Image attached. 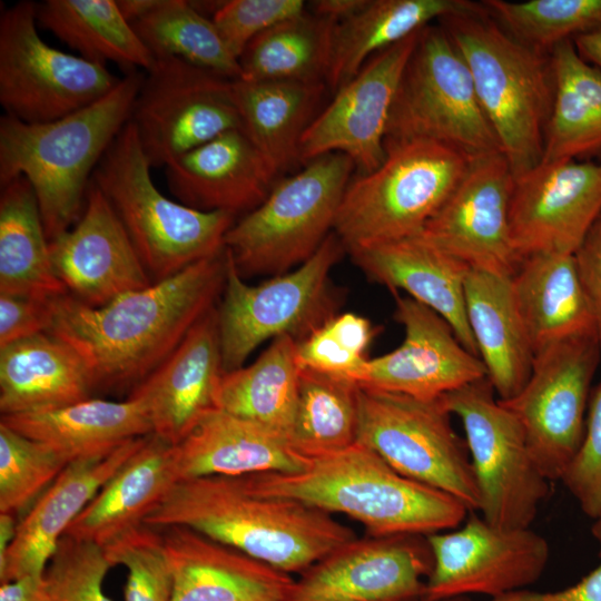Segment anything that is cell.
Here are the masks:
<instances>
[{"instance_id":"1","label":"cell","mask_w":601,"mask_h":601,"mask_svg":"<svg viewBox=\"0 0 601 601\" xmlns=\"http://www.w3.org/2000/svg\"><path fill=\"white\" fill-rule=\"evenodd\" d=\"M225 284V248L179 274L91 307L68 293L50 299L47 333L81 357L95 393L140 385L213 307Z\"/></svg>"},{"instance_id":"2","label":"cell","mask_w":601,"mask_h":601,"mask_svg":"<svg viewBox=\"0 0 601 601\" xmlns=\"http://www.w3.org/2000/svg\"><path fill=\"white\" fill-rule=\"evenodd\" d=\"M144 524L190 528L290 575L356 538L327 512L252 493L226 476L174 482Z\"/></svg>"},{"instance_id":"3","label":"cell","mask_w":601,"mask_h":601,"mask_svg":"<svg viewBox=\"0 0 601 601\" xmlns=\"http://www.w3.org/2000/svg\"><path fill=\"white\" fill-rule=\"evenodd\" d=\"M238 479L252 493L345 514L373 536L447 531L461 525L470 513L454 496L401 474L357 442L308 459L297 472H264Z\"/></svg>"},{"instance_id":"4","label":"cell","mask_w":601,"mask_h":601,"mask_svg":"<svg viewBox=\"0 0 601 601\" xmlns=\"http://www.w3.org/2000/svg\"><path fill=\"white\" fill-rule=\"evenodd\" d=\"M144 77L127 72L105 97L53 121L0 118V186L18 177L30 183L49 240L79 219L93 171L129 121Z\"/></svg>"},{"instance_id":"5","label":"cell","mask_w":601,"mask_h":601,"mask_svg":"<svg viewBox=\"0 0 601 601\" xmlns=\"http://www.w3.org/2000/svg\"><path fill=\"white\" fill-rule=\"evenodd\" d=\"M437 22L467 63L479 101L514 178L522 176L543 157L554 96L551 55L515 39L486 9Z\"/></svg>"},{"instance_id":"6","label":"cell","mask_w":601,"mask_h":601,"mask_svg":"<svg viewBox=\"0 0 601 601\" xmlns=\"http://www.w3.org/2000/svg\"><path fill=\"white\" fill-rule=\"evenodd\" d=\"M151 166L128 121L91 177L124 226L152 283L219 254L237 220L167 198L154 184Z\"/></svg>"},{"instance_id":"7","label":"cell","mask_w":601,"mask_h":601,"mask_svg":"<svg viewBox=\"0 0 601 601\" xmlns=\"http://www.w3.org/2000/svg\"><path fill=\"white\" fill-rule=\"evenodd\" d=\"M384 161L351 179L334 231L353 250L421 234L464 177L472 159L445 145H385Z\"/></svg>"},{"instance_id":"8","label":"cell","mask_w":601,"mask_h":601,"mask_svg":"<svg viewBox=\"0 0 601 601\" xmlns=\"http://www.w3.org/2000/svg\"><path fill=\"white\" fill-rule=\"evenodd\" d=\"M354 168L344 154L319 156L236 220L225 247L240 276H277L309 259L334 229Z\"/></svg>"},{"instance_id":"9","label":"cell","mask_w":601,"mask_h":601,"mask_svg":"<svg viewBox=\"0 0 601 601\" xmlns=\"http://www.w3.org/2000/svg\"><path fill=\"white\" fill-rule=\"evenodd\" d=\"M427 140L471 159L502 152L467 63L445 29H421L391 108L385 145Z\"/></svg>"},{"instance_id":"10","label":"cell","mask_w":601,"mask_h":601,"mask_svg":"<svg viewBox=\"0 0 601 601\" xmlns=\"http://www.w3.org/2000/svg\"><path fill=\"white\" fill-rule=\"evenodd\" d=\"M344 249L331 233L297 268L253 286L244 282L225 247V284L217 307L224 373L242 367L266 339L289 335L299 343L337 314L329 274Z\"/></svg>"},{"instance_id":"11","label":"cell","mask_w":601,"mask_h":601,"mask_svg":"<svg viewBox=\"0 0 601 601\" xmlns=\"http://www.w3.org/2000/svg\"><path fill=\"white\" fill-rule=\"evenodd\" d=\"M356 442L401 474L479 512L481 496L469 450L441 398L425 401L359 386Z\"/></svg>"},{"instance_id":"12","label":"cell","mask_w":601,"mask_h":601,"mask_svg":"<svg viewBox=\"0 0 601 601\" xmlns=\"http://www.w3.org/2000/svg\"><path fill=\"white\" fill-rule=\"evenodd\" d=\"M441 402L463 425L481 516L497 528H531L550 481L532 457L518 418L486 377L445 394Z\"/></svg>"},{"instance_id":"13","label":"cell","mask_w":601,"mask_h":601,"mask_svg":"<svg viewBox=\"0 0 601 601\" xmlns=\"http://www.w3.org/2000/svg\"><path fill=\"white\" fill-rule=\"evenodd\" d=\"M105 66L60 51L38 32L36 2L0 14V104L28 124L57 120L109 93L119 82Z\"/></svg>"},{"instance_id":"14","label":"cell","mask_w":601,"mask_h":601,"mask_svg":"<svg viewBox=\"0 0 601 601\" xmlns=\"http://www.w3.org/2000/svg\"><path fill=\"white\" fill-rule=\"evenodd\" d=\"M601 363L597 333L553 342L534 353L524 386L499 400L518 418L543 475L561 481L584 436L590 385Z\"/></svg>"},{"instance_id":"15","label":"cell","mask_w":601,"mask_h":601,"mask_svg":"<svg viewBox=\"0 0 601 601\" xmlns=\"http://www.w3.org/2000/svg\"><path fill=\"white\" fill-rule=\"evenodd\" d=\"M234 80L174 57L156 58L145 71L129 122L151 166L233 129H243Z\"/></svg>"},{"instance_id":"16","label":"cell","mask_w":601,"mask_h":601,"mask_svg":"<svg viewBox=\"0 0 601 601\" xmlns=\"http://www.w3.org/2000/svg\"><path fill=\"white\" fill-rule=\"evenodd\" d=\"M433 569L425 598L440 601L490 599L526 590L542 575L550 556L548 541L531 528L503 529L470 512L455 529L426 535Z\"/></svg>"},{"instance_id":"17","label":"cell","mask_w":601,"mask_h":601,"mask_svg":"<svg viewBox=\"0 0 601 601\" xmlns=\"http://www.w3.org/2000/svg\"><path fill=\"white\" fill-rule=\"evenodd\" d=\"M433 555L426 535L357 536L295 580L284 601H417Z\"/></svg>"},{"instance_id":"18","label":"cell","mask_w":601,"mask_h":601,"mask_svg":"<svg viewBox=\"0 0 601 601\" xmlns=\"http://www.w3.org/2000/svg\"><path fill=\"white\" fill-rule=\"evenodd\" d=\"M513 186L502 152L472 159L422 234L469 268L511 278L521 262L511 233Z\"/></svg>"},{"instance_id":"19","label":"cell","mask_w":601,"mask_h":601,"mask_svg":"<svg viewBox=\"0 0 601 601\" xmlns=\"http://www.w3.org/2000/svg\"><path fill=\"white\" fill-rule=\"evenodd\" d=\"M420 31L375 53L335 92L302 138V162L341 152L353 161L358 175H364L384 161L391 108Z\"/></svg>"},{"instance_id":"20","label":"cell","mask_w":601,"mask_h":601,"mask_svg":"<svg viewBox=\"0 0 601 601\" xmlns=\"http://www.w3.org/2000/svg\"><path fill=\"white\" fill-rule=\"evenodd\" d=\"M601 214V159L541 161L514 178L511 233L521 259L574 254Z\"/></svg>"},{"instance_id":"21","label":"cell","mask_w":601,"mask_h":601,"mask_svg":"<svg viewBox=\"0 0 601 601\" xmlns=\"http://www.w3.org/2000/svg\"><path fill=\"white\" fill-rule=\"evenodd\" d=\"M393 294L404 341L367 359L355 378L358 386L433 401L486 377L481 358L459 342L442 316L410 296Z\"/></svg>"},{"instance_id":"22","label":"cell","mask_w":601,"mask_h":601,"mask_svg":"<svg viewBox=\"0 0 601 601\" xmlns=\"http://www.w3.org/2000/svg\"><path fill=\"white\" fill-rule=\"evenodd\" d=\"M49 255L67 293L91 307L152 284L112 207L91 183L79 219L49 240Z\"/></svg>"},{"instance_id":"23","label":"cell","mask_w":601,"mask_h":601,"mask_svg":"<svg viewBox=\"0 0 601 601\" xmlns=\"http://www.w3.org/2000/svg\"><path fill=\"white\" fill-rule=\"evenodd\" d=\"M224 374L217 307L208 311L173 353L129 395L140 400L152 433L176 445L215 407Z\"/></svg>"},{"instance_id":"24","label":"cell","mask_w":601,"mask_h":601,"mask_svg":"<svg viewBox=\"0 0 601 601\" xmlns=\"http://www.w3.org/2000/svg\"><path fill=\"white\" fill-rule=\"evenodd\" d=\"M276 175L243 129L228 130L165 166L179 203L236 218L267 197Z\"/></svg>"},{"instance_id":"25","label":"cell","mask_w":601,"mask_h":601,"mask_svg":"<svg viewBox=\"0 0 601 601\" xmlns=\"http://www.w3.org/2000/svg\"><path fill=\"white\" fill-rule=\"evenodd\" d=\"M146 436L130 440L108 455L75 461L65 467L18 523L9 549L0 558V584L45 573L70 524Z\"/></svg>"},{"instance_id":"26","label":"cell","mask_w":601,"mask_h":601,"mask_svg":"<svg viewBox=\"0 0 601 601\" xmlns=\"http://www.w3.org/2000/svg\"><path fill=\"white\" fill-rule=\"evenodd\" d=\"M173 569L171 601H284L294 579L190 528H159Z\"/></svg>"},{"instance_id":"27","label":"cell","mask_w":601,"mask_h":601,"mask_svg":"<svg viewBox=\"0 0 601 601\" xmlns=\"http://www.w3.org/2000/svg\"><path fill=\"white\" fill-rule=\"evenodd\" d=\"M356 266L392 293L410 297L442 316L459 342L479 356L465 309L464 282L469 267L422 233L348 252Z\"/></svg>"},{"instance_id":"28","label":"cell","mask_w":601,"mask_h":601,"mask_svg":"<svg viewBox=\"0 0 601 601\" xmlns=\"http://www.w3.org/2000/svg\"><path fill=\"white\" fill-rule=\"evenodd\" d=\"M308 459L288 440L219 408L203 415L173 449L175 482L205 476L243 477L256 473H293Z\"/></svg>"},{"instance_id":"29","label":"cell","mask_w":601,"mask_h":601,"mask_svg":"<svg viewBox=\"0 0 601 601\" xmlns=\"http://www.w3.org/2000/svg\"><path fill=\"white\" fill-rule=\"evenodd\" d=\"M0 423L51 447L68 464L105 456L130 440L152 433L144 403L99 397L59 408L1 416Z\"/></svg>"},{"instance_id":"30","label":"cell","mask_w":601,"mask_h":601,"mask_svg":"<svg viewBox=\"0 0 601 601\" xmlns=\"http://www.w3.org/2000/svg\"><path fill=\"white\" fill-rule=\"evenodd\" d=\"M173 449V444L158 435H147L65 535L104 548L142 525L175 482Z\"/></svg>"},{"instance_id":"31","label":"cell","mask_w":601,"mask_h":601,"mask_svg":"<svg viewBox=\"0 0 601 601\" xmlns=\"http://www.w3.org/2000/svg\"><path fill=\"white\" fill-rule=\"evenodd\" d=\"M90 397L85 363L62 339L46 332L0 347L1 416L59 408Z\"/></svg>"},{"instance_id":"32","label":"cell","mask_w":601,"mask_h":601,"mask_svg":"<svg viewBox=\"0 0 601 601\" xmlns=\"http://www.w3.org/2000/svg\"><path fill=\"white\" fill-rule=\"evenodd\" d=\"M464 296L467 322L486 378L499 400L511 398L528 381L534 357L511 279L470 268Z\"/></svg>"},{"instance_id":"33","label":"cell","mask_w":601,"mask_h":601,"mask_svg":"<svg viewBox=\"0 0 601 601\" xmlns=\"http://www.w3.org/2000/svg\"><path fill=\"white\" fill-rule=\"evenodd\" d=\"M510 279L534 353L553 342L597 333L573 254L528 255Z\"/></svg>"},{"instance_id":"34","label":"cell","mask_w":601,"mask_h":601,"mask_svg":"<svg viewBox=\"0 0 601 601\" xmlns=\"http://www.w3.org/2000/svg\"><path fill=\"white\" fill-rule=\"evenodd\" d=\"M485 10L470 0H367L355 14L336 23L326 85L335 93L375 53L445 17Z\"/></svg>"},{"instance_id":"35","label":"cell","mask_w":601,"mask_h":601,"mask_svg":"<svg viewBox=\"0 0 601 601\" xmlns=\"http://www.w3.org/2000/svg\"><path fill=\"white\" fill-rule=\"evenodd\" d=\"M325 82L234 80L243 130L276 174L299 160Z\"/></svg>"},{"instance_id":"36","label":"cell","mask_w":601,"mask_h":601,"mask_svg":"<svg viewBox=\"0 0 601 601\" xmlns=\"http://www.w3.org/2000/svg\"><path fill=\"white\" fill-rule=\"evenodd\" d=\"M298 342L278 336L248 366L221 375L215 407L288 440L296 412L300 366Z\"/></svg>"},{"instance_id":"37","label":"cell","mask_w":601,"mask_h":601,"mask_svg":"<svg viewBox=\"0 0 601 601\" xmlns=\"http://www.w3.org/2000/svg\"><path fill=\"white\" fill-rule=\"evenodd\" d=\"M550 55L554 96L541 161L601 155V70L580 57L573 41Z\"/></svg>"},{"instance_id":"38","label":"cell","mask_w":601,"mask_h":601,"mask_svg":"<svg viewBox=\"0 0 601 601\" xmlns=\"http://www.w3.org/2000/svg\"><path fill=\"white\" fill-rule=\"evenodd\" d=\"M0 293L42 299L67 293L55 274L37 197L24 177L1 186Z\"/></svg>"},{"instance_id":"39","label":"cell","mask_w":601,"mask_h":601,"mask_svg":"<svg viewBox=\"0 0 601 601\" xmlns=\"http://www.w3.org/2000/svg\"><path fill=\"white\" fill-rule=\"evenodd\" d=\"M36 18L38 26L92 63L114 62L127 73L148 71L155 62L115 0H46L36 3Z\"/></svg>"},{"instance_id":"40","label":"cell","mask_w":601,"mask_h":601,"mask_svg":"<svg viewBox=\"0 0 601 601\" xmlns=\"http://www.w3.org/2000/svg\"><path fill=\"white\" fill-rule=\"evenodd\" d=\"M336 23L306 9L269 28L240 55V80L326 83Z\"/></svg>"},{"instance_id":"41","label":"cell","mask_w":601,"mask_h":601,"mask_svg":"<svg viewBox=\"0 0 601 601\" xmlns=\"http://www.w3.org/2000/svg\"><path fill=\"white\" fill-rule=\"evenodd\" d=\"M358 391L349 380L300 367L292 447L313 459L356 443Z\"/></svg>"},{"instance_id":"42","label":"cell","mask_w":601,"mask_h":601,"mask_svg":"<svg viewBox=\"0 0 601 601\" xmlns=\"http://www.w3.org/2000/svg\"><path fill=\"white\" fill-rule=\"evenodd\" d=\"M131 26L155 59L174 57L231 80L242 78L239 61L215 23L190 1L160 0Z\"/></svg>"},{"instance_id":"43","label":"cell","mask_w":601,"mask_h":601,"mask_svg":"<svg viewBox=\"0 0 601 601\" xmlns=\"http://www.w3.org/2000/svg\"><path fill=\"white\" fill-rule=\"evenodd\" d=\"M482 3L511 36L545 53L601 29V0H484Z\"/></svg>"},{"instance_id":"44","label":"cell","mask_w":601,"mask_h":601,"mask_svg":"<svg viewBox=\"0 0 601 601\" xmlns=\"http://www.w3.org/2000/svg\"><path fill=\"white\" fill-rule=\"evenodd\" d=\"M67 465L51 447L0 423V513L24 510Z\"/></svg>"},{"instance_id":"45","label":"cell","mask_w":601,"mask_h":601,"mask_svg":"<svg viewBox=\"0 0 601 601\" xmlns=\"http://www.w3.org/2000/svg\"><path fill=\"white\" fill-rule=\"evenodd\" d=\"M104 550L112 568L127 570L125 601H171L174 574L159 528L142 524Z\"/></svg>"},{"instance_id":"46","label":"cell","mask_w":601,"mask_h":601,"mask_svg":"<svg viewBox=\"0 0 601 601\" xmlns=\"http://www.w3.org/2000/svg\"><path fill=\"white\" fill-rule=\"evenodd\" d=\"M376 333L372 323L361 315L336 314L297 344L298 364L355 383Z\"/></svg>"},{"instance_id":"47","label":"cell","mask_w":601,"mask_h":601,"mask_svg":"<svg viewBox=\"0 0 601 601\" xmlns=\"http://www.w3.org/2000/svg\"><path fill=\"white\" fill-rule=\"evenodd\" d=\"M111 568L102 546L63 535L43 574L48 601H111L104 591Z\"/></svg>"},{"instance_id":"48","label":"cell","mask_w":601,"mask_h":601,"mask_svg":"<svg viewBox=\"0 0 601 601\" xmlns=\"http://www.w3.org/2000/svg\"><path fill=\"white\" fill-rule=\"evenodd\" d=\"M306 8L303 0H226L211 20L227 48L239 59L254 38Z\"/></svg>"},{"instance_id":"49","label":"cell","mask_w":601,"mask_h":601,"mask_svg":"<svg viewBox=\"0 0 601 601\" xmlns=\"http://www.w3.org/2000/svg\"><path fill=\"white\" fill-rule=\"evenodd\" d=\"M561 482L587 516L601 518V382L588 406L583 441Z\"/></svg>"},{"instance_id":"50","label":"cell","mask_w":601,"mask_h":601,"mask_svg":"<svg viewBox=\"0 0 601 601\" xmlns=\"http://www.w3.org/2000/svg\"><path fill=\"white\" fill-rule=\"evenodd\" d=\"M50 299L0 293V347L48 332Z\"/></svg>"},{"instance_id":"51","label":"cell","mask_w":601,"mask_h":601,"mask_svg":"<svg viewBox=\"0 0 601 601\" xmlns=\"http://www.w3.org/2000/svg\"><path fill=\"white\" fill-rule=\"evenodd\" d=\"M573 256L593 314L601 351V214Z\"/></svg>"},{"instance_id":"52","label":"cell","mask_w":601,"mask_h":601,"mask_svg":"<svg viewBox=\"0 0 601 601\" xmlns=\"http://www.w3.org/2000/svg\"><path fill=\"white\" fill-rule=\"evenodd\" d=\"M591 533L601 556V518L594 520ZM520 601H601V562L575 584L548 592L523 590Z\"/></svg>"},{"instance_id":"53","label":"cell","mask_w":601,"mask_h":601,"mask_svg":"<svg viewBox=\"0 0 601 601\" xmlns=\"http://www.w3.org/2000/svg\"><path fill=\"white\" fill-rule=\"evenodd\" d=\"M43 574L27 575L1 583L0 601H48Z\"/></svg>"},{"instance_id":"54","label":"cell","mask_w":601,"mask_h":601,"mask_svg":"<svg viewBox=\"0 0 601 601\" xmlns=\"http://www.w3.org/2000/svg\"><path fill=\"white\" fill-rule=\"evenodd\" d=\"M367 0H318L308 4L311 11L319 17L341 22L358 12Z\"/></svg>"},{"instance_id":"55","label":"cell","mask_w":601,"mask_h":601,"mask_svg":"<svg viewBox=\"0 0 601 601\" xmlns=\"http://www.w3.org/2000/svg\"><path fill=\"white\" fill-rule=\"evenodd\" d=\"M573 45L582 59L601 70V29L575 38Z\"/></svg>"},{"instance_id":"56","label":"cell","mask_w":601,"mask_h":601,"mask_svg":"<svg viewBox=\"0 0 601 601\" xmlns=\"http://www.w3.org/2000/svg\"><path fill=\"white\" fill-rule=\"evenodd\" d=\"M160 0H118L117 6L124 18L131 24L151 11Z\"/></svg>"},{"instance_id":"57","label":"cell","mask_w":601,"mask_h":601,"mask_svg":"<svg viewBox=\"0 0 601 601\" xmlns=\"http://www.w3.org/2000/svg\"><path fill=\"white\" fill-rule=\"evenodd\" d=\"M17 526L14 515L0 513V558L9 549L16 535Z\"/></svg>"},{"instance_id":"58","label":"cell","mask_w":601,"mask_h":601,"mask_svg":"<svg viewBox=\"0 0 601 601\" xmlns=\"http://www.w3.org/2000/svg\"><path fill=\"white\" fill-rule=\"evenodd\" d=\"M522 591L514 592L506 594L504 597L495 598V599H489V601H520ZM417 601H432L426 598H423ZM440 601H472L470 598H453V599H446V600H440Z\"/></svg>"}]
</instances>
